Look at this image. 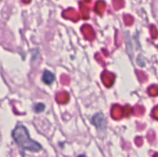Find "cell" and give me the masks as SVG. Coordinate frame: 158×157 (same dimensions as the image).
<instances>
[{"label":"cell","mask_w":158,"mask_h":157,"mask_svg":"<svg viewBox=\"0 0 158 157\" xmlns=\"http://www.w3.org/2000/svg\"><path fill=\"white\" fill-rule=\"evenodd\" d=\"M12 136L15 142L23 150H30L31 152H38L41 150V146L30 138L26 128L23 126H18L14 130Z\"/></svg>","instance_id":"1"},{"label":"cell","mask_w":158,"mask_h":157,"mask_svg":"<svg viewBox=\"0 0 158 157\" xmlns=\"http://www.w3.org/2000/svg\"><path fill=\"white\" fill-rule=\"evenodd\" d=\"M101 79H102V81H103L104 85H105L106 87L109 88V87H111V86L114 84L116 76H115V74H113L112 72L107 71V70H105V71L102 72Z\"/></svg>","instance_id":"2"},{"label":"cell","mask_w":158,"mask_h":157,"mask_svg":"<svg viewBox=\"0 0 158 157\" xmlns=\"http://www.w3.org/2000/svg\"><path fill=\"white\" fill-rule=\"evenodd\" d=\"M62 16L64 19H67L72 20V21H78L81 19L80 14L74 8H69V9L64 10L62 12Z\"/></svg>","instance_id":"3"},{"label":"cell","mask_w":158,"mask_h":157,"mask_svg":"<svg viewBox=\"0 0 158 157\" xmlns=\"http://www.w3.org/2000/svg\"><path fill=\"white\" fill-rule=\"evenodd\" d=\"M81 32H82V34H83V36L85 37L86 40H88V41L94 40V38H95V32H94V29H93V27L91 25L84 24L81 27Z\"/></svg>","instance_id":"4"},{"label":"cell","mask_w":158,"mask_h":157,"mask_svg":"<svg viewBox=\"0 0 158 157\" xmlns=\"http://www.w3.org/2000/svg\"><path fill=\"white\" fill-rule=\"evenodd\" d=\"M111 117L115 119V120H119L122 118L123 116V108L118 105H115L112 109H111Z\"/></svg>","instance_id":"5"},{"label":"cell","mask_w":158,"mask_h":157,"mask_svg":"<svg viewBox=\"0 0 158 157\" xmlns=\"http://www.w3.org/2000/svg\"><path fill=\"white\" fill-rule=\"evenodd\" d=\"M93 123L97 128H104L105 125H106V119H105L104 116L101 113L100 114H96L93 118Z\"/></svg>","instance_id":"6"},{"label":"cell","mask_w":158,"mask_h":157,"mask_svg":"<svg viewBox=\"0 0 158 157\" xmlns=\"http://www.w3.org/2000/svg\"><path fill=\"white\" fill-rule=\"evenodd\" d=\"M56 100L58 104H61V105L67 104L69 100V94L67 92H60L56 94Z\"/></svg>","instance_id":"7"},{"label":"cell","mask_w":158,"mask_h":157,"mask_svg":"<svg viewBox=\"0 0 158 157\" xmlns=\"http://www.w3.org/2000/svg\"><path fill=\"white\" fill-rule=\"evenodd\" d=\"M106 2L104 0H99L96 2L95 6H94V10L97 14L99 15H103L105 10H106Z\"/></svg>","instance_id":"8"},{"label":"cell","mask_w":158,"mask_h":157,"mask_svg":"<svg viewBox=\"0 0 158 157\" xmlns=\"http://www.w3.org/2000/svg\"><path fill=\"white\" fill-rule=\"evenodd\" d=\"M55 80V76L54 74L49 71V70H45L44 72V75H43V81L45 84H51Z\"/></svg>","instance_id":"9"},{"label":"cell","mask_w":158,"mask_h":157,"mask_svg":"<svg viewBox=\"0 0 158 157\" xmlns=\"http://www.w3.org/2000/svg\"><path fill=\"white\" fill-rule=\"evenodd\" d=\"M80 9H81V17L84 19H89V15H90V8L83 3H80Z\"/></svg>","instance_id":"10"},{"label":"cell","mask_w":158,"mask_h":157,"mask_svg":"<svg viewBox=\"0 0 158 157\" xmlns=\"http://www.w3.org/2000/svg\"><path fill=\"white\" fill-rule=\"evenodd\" d=\"M136 75L140 81V82L142 83H144L147 81L148 80V77H147V74L144 72V71H142V70H136Z\"/></svg>","instance_id":"11"},{"label":"cell","mask_w":158,"mask_h":157,"mask_svg":"<svg viewBox=\"0 0 158 157\" xmlns=\"http://www.w3.org/2000/svg\"><path fill=\"white\" fill-rule=\"evenodd\" d=\"M134 114H135V116H137V117H142L144 113H145V109H144V107L143 106V105H135V107H134Z\"/></svg>","instance_id":"12"},{"label":"cell","mask_w":158,"mask_h":157,"mask_svg":"<svg viewBox=\"0 0 158 157\" xmlns=\"http://www.w3.org/2000/svg\"><path fill=\"white\" fill-rule=\"evenodd\" d=\"M123 20H124V23L126 26H131L134 22V19L131 15L130 14H125L124 17H123Z\"/></svg>","instance_id":"13"},{"label":"cell","mask_w":158,"mask_h":157,"mask_svg":"<svg viewBox=\"0 0 158 157\" xmlns=\"http://www.w3.org/2000/svg\"><path fill=\"white\" fill-rule=\"evenodd\" d=\"M125 6V0H113V6L116 10L121 9Z\"/></svg>","instance_id":"14"},{"label":"cell","mask_w":158,"mask_h":157,"mask_svg":"<svg viewBox=\"0 0 158 157\" xmlns=\"http://www.w3.org/2000/svg\"><path fill=\"white\" fill-rule=\"evenodd\" d=\"M148 94L151 96H157L158 95V86L152 85L148 88Z\"/></svg>","instance_id":"15"},{"label":"cell","mask_w":158,"mask_h":157,"mask_svg":"<svg viewBox=\"0 0 158 157\" xmlns=\"http://www.w3.org/2000/svg\"><path fill=\"white\" fill-rule=\"evenodd\" d=\"M121 43H122V36H121V33L119 32V31H116V35H115V43H116V45L118 47V46H120V44H121Z\"/></svg>","instance_id":"16"},{"label":"cell","mask_w":158,"mask_h":157,"mask_svg":"<svg viewBox=\"0 0 158 157\" xmlns=\"http://www.w3.org/2000/svg\"><path fill=\"white\" fill-rule=\"evenodd\" d=\"M150 34H151V37H152L154 40L157 39L158 31L155 25H151V26H150Z\"/></svg>","instance_id":"17"},{"label":"cell","mask_w":158,"mask_h":157,"mask_svg":"<svg viewBox=\"0 0 158 157\" xmlns=\"http://www.w3.org/2000/svg\"><path fill=\"white\" fill-rule=\"evenodd\" d=\"M60 81L63 85H69L70 82V78L68 74H63V75H61Z\"/></svg>","instance_id":"18"},{"label":"cell","mask_w":158,"mask_h":157,"mask_svg":"<svg viewBox=\"0 0 158 157\" xmlns=\"http://www.w3.org/2000/svg\"><path fill=\"white\" fill-rule=\"evenodd\" d=\"M131 112H132V110H131V107L130 105H126L123 108V116L126 118H129L131 115Z\"/></svg>","instance_id":"19"},{"label":"cell","mask_w":158,"mask_h":157,"mask_svg":"<svg viewBox=\"0 0 158 157\" xmlns=\"http://www.w3.org/2000/svg\"><path fill=\"white\" fill-rule=\"evenodd\" d=\"M95 59H96V61L101 65V66H103V67H105L106 66V63H105V61H104V59L102 58V56H101V55H100V53H97L96 55H95Z\"/></svg>","instance_id":"20"},{"label":"cell","mask_w":158,"mask_h":157,"mask_svg":"<svg viewBox=\"0 0 158 157\" xmlns=\"http://www.w3.org/2000/svg\"><path fill=\"white\" fill-rule=\"evenodd\" d=\"M147 139L149 141V143H154L155 140H156V135H155V132L150 130L147 134Z\"/></svg>","instance_id":"21"},{"label":"cell","mask_w":158,"mask_h":157,"mask_svg":"<svg viewBox=\"0 0 158 157\" xmlns=\"http://www.w3.org/2000/svg\"><path fill=\"white\" fill-rule=\"evenodd\" d=\"M152 117H153L155 119L158 120V105L157 106H156V107L153 109V111H152Z\"/></svg>","instance_id":"22"},{"label":"cell","mask_w":158,"mask_h":157,"mask_svg":"<svg viewBox=\"0 0 158 157\" xmlns=\"http://www.w3.org/2000/svg\"><path fill=\"white\" fill-rule=\"evenodd\" d=\"M35 111L36 112H42L44 109V105L43 104H38L37 105H35Z\"/></svg>","instance_id":"23"},{"label":"cell","mask_w":158,"mask_h":157,"mask_svg":"<svg viewBox=\"0 0 158 157\" xmlns=\"http://www.w3.org/2000/svg\"><path fill=\"white\" fill-rule=\"evenodd\" d=\"M135 143H136L139 147H141V146L143 144V138H142V137H137V138L135 139Z\"/></svg>","instance_id":"24"},{"label":"cell","mask_w":158,"mask_h":157,"mask_svg":"<svg viewBox=\"0 0 158 157\" xmlns=\"http://www.w3.org/2000/svg\"><path fill=\"white\" fill-rule=\"evenodd\" d=\"M103 52H104V53H105V55H106V56H108V52H107V51H106V50H105V49H103Z\"/></svg>","instance_id":"25"},{"label":"cell","mask_w":158,"mask_h":157,"mask_svg":"<svg viewBox=\"0 0 158 157\" xmlns=\"http://www.w3.org/2000/svg\"><path fill=\"white\" fill-rule=\"evenodd\" d=\"M22 2H23V3H25V4H28V3H30V2H31V0H22Z\"/></svg>","instance_id":"26"},{"label":"cell","mask_w":158,"mask_h":157,"mask_svg":"<svg viewBox=\"0 0 158 157\" xmlns=\"http://www.w3.org/2000/svg\"><path fill=\"white\" fill-rule=\"evenodd\" d=\"M154 157H158V154H156V155H154Z\"/></svg>","instance_id":"27"},{"label":"cell","mask_w":158,"mask_h":157,"mask_svg":"<svg viewBox=\"0 0 158 157\" xmlns=\"http://www.w3.org/2000/svg\"><path fill=\"white\" fill-rule=\"evenodd\" d=\"M84 1H85V2H90L91 0H84Z\"/></svg>","instance_id":"28"},{"label":"cell","mask_w":158,"mask_h":157,"mask_svg":"<svg viewBox=\"0 0 158 157\" xmlns=\"http://www.w3.org/2000/svg\"><path fill=\"white\" fill-rule=\"evenodd\" d=\"M78 157H86V156H84V155H80V156H78Z\"/></svg>","instance_id":"29"}]
</instances>
